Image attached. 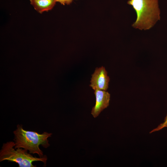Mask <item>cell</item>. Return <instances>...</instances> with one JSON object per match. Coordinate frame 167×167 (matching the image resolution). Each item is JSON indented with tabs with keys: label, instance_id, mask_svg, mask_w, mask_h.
<instances>
[{
	"label": "cell",
	"instance_id": "6",
	"mask_svg": "<svg viewBox=\"0 0 167 167\" xmlns=\"http://www.w3.org/2000/svg\"><path fill=\"white\" fill-rule=\"evenodd\" d=\"M31 4L38 12L42 13L52 9L55 5V0H29Z\"/></svg>",
	"mask_w": 167,
	"mask_h": 167
},
{
	"label": "cell",
	"instance_id": "5",
	"mask_svg": "<svg viewBox=\"0 0 167 167\" xmlns=\"http://www.w3.org/2000/svg\"><path fill=\"white\" fill-rule=\"evenodd\" d=\"M94 94L96 97V103L92 109L91 113L96 118L109 106L110 95L108 92L97 89L94 90Z\"/></svg>",
	"mask_w": 167,
	"mask_h": 167
},
{
	"label": "cell",
	"instance_id": "3",
	"mask_svg": "<svg viewBox=\"0 0 167 167\" xmlns=\"http://www.w3.org/2000/svg\"><path fill=\"white\" fill-rule=\"evenodd\" d=\"M15 142L13 141L3 143L0 151V161H8L17 163L19 167H36L32 164L34 161H40L46 166L47 157L33 156L26 150L21 148H15Z\"/></svg>",
	"mask_w": 167,
	"mask_h": 167
},
{
	"label": "cell",
	"instance_id": "1",
	"mask_svg": "<svg viewBox=\"0 0 167 167\" xmlns=\"http://www.w3.org/2000/svg\"><path fill=\"white\" fill-rule=\"evenodd\" d=\"M15 148L24 149L31 154H37L40 157H43V152L40 149L41 145L45 148H48L50 144L48 138L51 136V133L44 132L42 134L33 131L24 130L22 125L18 124L13 131Z\"/></svg>",
	"mask_w": 167,
	"mask_h": 167
},
{
	"label": "cell",
	"instance_id": "4",
	"mask_svg": "<svg viewBox=\"0 0 167 167\" xmlns=\"http://www.w3.org/2000/svg\"><path fill=\"white\" fill-rule=\"evenodd\" d=\"M109 80L105 67H97L92 75L89 86L94 90L97 89L106 91L108 88Z\"/></svg>",
	"mask_w": 167,
	"mask_h": 167
},
{
	"label": "cell",
	"instance_id": "8",
	"mask_svg": "<svg viewBox=\"0 0 167 167\" xmlns=\"http://www.w3.org/2000/svg\"><path fill=\"white\" fill-rule=\"evenodd\" d=\"M56 2H58L61 4L65 5L66 4V0H55Z\"/></svg>",
	"mask_w": 167,
	"mask_h": 167
},
{
	"label": "cell",
	"instance_id": "9",
	"mask_svg": "<svg viewBox=\"0 0 167 167\" xmlns=\"http://www.w3.org/2000/svg\"><path fill=\"white\" fill-rule=\"evenodd\" d=\"M73 0H66V4L67 5H69L71 4Z\"/></svg>",
	"mask_w": 167,
	"mask_h": 167
},
{
	"label": "cell",
	"instance_id": "7",
	"mask_svg": "<svg viewBox=\"0 0 167 167\" xmlns=\"http://www.w3.org/2000/svg\"><path fill=\"white\" fill-rule=\"evenodd\" d=\"M165 127H167V114L165 118L164 122L159 125L156 128L150 131L149 133H151L159 131Z\"/></svg>",
	"mask_w": 167,
	"mask_h": 167
},
{
	"label": "cell",
	"instance_id": "2",
	"mask_svg": "<svg viewBox=\"0 0 167 167\" xmlns=\"http://www.w3.org/2000/svg\"><path fill=\"white\" fill-rule=\"evenodd\" d=\"M127 3L131 6L137 15L132 26L140 30H148L160 19L158 0H129Z\"/></svg>",
	"mask_w": 167,
	"mask_h": 167
}]
</instances>
